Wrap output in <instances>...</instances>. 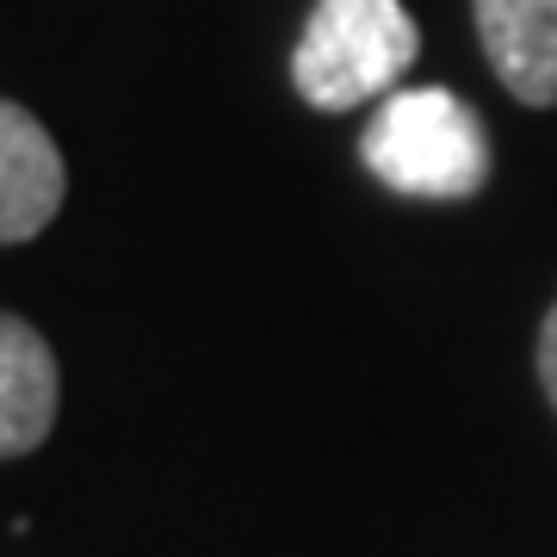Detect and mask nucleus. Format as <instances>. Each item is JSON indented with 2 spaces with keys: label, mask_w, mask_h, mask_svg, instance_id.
<instances>
[{
  "label": "nucleus",
  "mask_w": 557,
  "mask_h": 557,
  "mask_svg": "<svg viewBox=\"0 0 557 557\" xmlns=\"http://www.w3.org/2000/svg\"><path fill=\"white\" fill-rule=\"evenodd\" d=\"M416 57L421 32L403 0H317L292 50V87L317 112H354L397 94Z\"/></svg>",
  "instance_id": "nucleus-2"
},
{
  "label": "nucleus",
  "mask_w": 557,
  "mask_h": 557,
  "mask_svg": "<svg viewBox=\"0 0 557 557\" xmlns=\"http://www.w3.org/2000/svg\"><path fill=\"white\" fill-rule=\"evenodd\" d=\"M359 161L403 199H478L490 186V131L453 87H397L359 131Z\"/></svg>",
  "instance_id": "nucleus-1"
},
{
  "label": "nucleus",
  "mask_w": 557,
  "mask_h": 557,
  "mask_svg": "<svg viewBox=\"0 0 557 557\" xmlns=\"http://www.w3.org/2000/svg\"><path fill=\"white\" fill-rule=\"evenodd\" d=\"M478 44L520 106H557V0H471Z\"/></svg>",
  "instance_id": "nucleus-4"
},
{
  "label": "nucleus",
  "mask_w": 557,
  "mask_h": 557,
  "mask_svg": "<svg viewBox=\"0 0 557 557\" xmlns=\"http://www.w3.org/2000/svg\"><path fill=\"white\" fill-rule=\"evenodd\" d=\"M539 384H545V397L557 409V304H552V317H545V329H539Z\"/></svg>",
  "instance_id": "nucleus-6"
},
{
  "label": "nucleus",
  "mask_w": 557,
  "mask_h": 557,
  "mask_svg": "<svg viewBox=\"0 0 557 557\" xmlns=\"http://www.w3.org/2000/svg\"><path fill=\"white\" fill-rule=\"evenodd\" d=\"M62 193H69V174L50 131L25 106L0 100V248L38 236L62 211Z\"/></svg>",
  "instance_id": "nucleus-3"
},
{
  "label": "nucleus",
  "mask_w": 557,
  "mask_h": 557,
  "mask_svg": "<svg viewBox=\"0 0 557 557\" xmlns=\"http://www.w3.org/2000/svg\"><path fill=\"white\" fill-rule=\"evenodd\" d=\"M57 354L25 317L0 310V458L38 453L57 428Z\"/></svg>",
  "instance_id": "nucleus-5"
}]
</instances>
